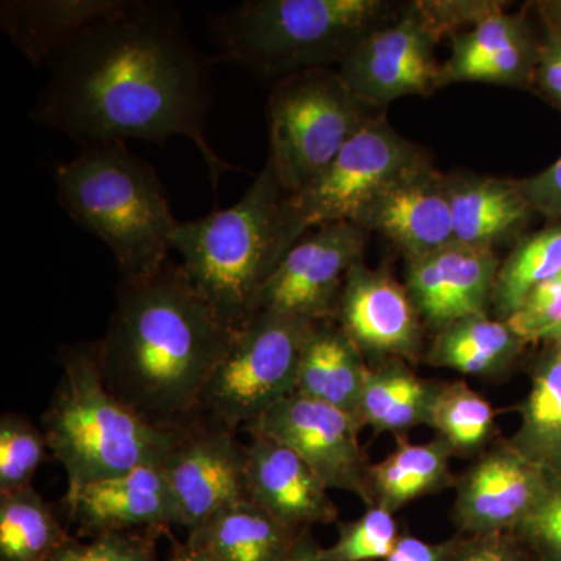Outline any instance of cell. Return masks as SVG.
<instances>
[{
	"mask_svg": "<svg viewBox=\"0 0 561 561\" xmlns=\"http://www.w3.org/2000/svg\"><path fill=\"white\" fill-rule=\"evenodd\" d=\"M454 239L463 245L493 249L516 238L534 219L535 210L516 180L490 176H446Z\"/></svg>",
	"mask_w": 561,
	"mask_h": 561,
	"instance_id": "7402d4cb",
	"label": "cell"
},
{
	"mask_svg": "<svg viewBox=\"0 0 561 561\" xmlns=\"http://www.w3.org/2000/svg\"><path fill=\"white\" fill-rule=\"evenodd\" d=\"M557 108H559L561 111V99H560L559 105H557Z\"/></svg>",
	"mask_w": 561,
	"mask_h": 561,
	"instance_id": "f6af8a7d",
	"label": "cell"
},
{
	"mask_svg": "<svg viewBox=\"0 0 561 561\" xmlns=\"http://www.w3.org/2000/svg\"><path fill=\"white\" fill-rule=\"evenodd\" d=\"M130 0H3L0 27L35 68L49 65L80 36Z\"/></svg>",
	"mask_w": 561,
	"mask_h": 561,
	"instance_id": "ffe728a7",
	"label": "cell"
},
{
	"mask_svg": "<svg viewBox=\"0 0 561 561\" xmlns=\"http://www.w3.org/2000/svg\"><path fill=\"white\" fill-rule=\"evenodd\" d=\"M508 327L526 345L545 342L561 327V273L546 280L527 295L508 317Z\"/></svg>",
	"mask_w": 561,
	"mask_h": 561,
	"instance_id": "e575fe53",
	"label": "cell"
},
{
	"mask_svg": "<svg viewBox=\"0 0 561 561\" xmlns=\"http://www.w3.org/2000/svg\"><path fill=\"white\" fill-rule=\"evenodd\" d=\"M553 476L513 451L507 442L482 453L456 483L454 523L463 534L522 527L551 490Z\"/></svg>",
	"mask_w": 561,
	"mask_h": 561,
	"instance_id": "5bb4252c",
	"label": "cell"
},
{
	"mask_svg": "<svg viewBox=\"0 0 561 561\" xmlns=\"http://www.w3.org/2000/svg\"><path fill=\"white\" fill-rule=\"evenodd\" d=\"M393 515L378 505L368 507L356 522L339 526L337 541L321 549V556L327 561H386L401 537Z\"/></svg>",
	"mask_w": 561,
	"mask_h": 561,
	"instance_id": "d6a6232c",
	"label": "cell"
},
{
	"mask_svg": "<svg viewBox=\"0 0 561 561\" xmlns=\"http://www.w3.org/2000/svg\"><path fill=\"white\" fill-rule=\"evenodd\" d=\"M402 7L387 0H249L210 20V39L217 60L278 81L341 65Z\"/></svg>",
	"mask_w": 561,
	"mask_h": 561,
	"instance_id": "3957f363",
	"label": "cell"
},
{
	"mask_svg": "<svg viewBox=\"0 0 561 561\" xmlns=\"http://www.w3.org/2000/svg\"><path fill=\"white\" fill-rule=\"evenodd\" d=\"M60 362L62 375L43 415V432L68 474L66 496L139 467H161L181 431L147 423L110 393L98 342L65 346Z\"/></svg>",
	"mask_w": 561,
	"mask_h": 561,
	"instance_id": "5b68a950",
	"label": "cell"
},
{
	"mask_svg": "<svg viewBox=\"0 0 561 561\" xmlns=\"http://www.w3.org/2000/svg\"><path fill=\"white\" fill-rule=\"evenodd\" d=\"M367 373L364 354L337 320L317 321L302 351L295 393L327 402L359 421Z\"/></svg>",
	"mask_w": 561,
	"mask_h": 561,
	"instance_id": "603a6c76",
	"label": "cell"
},
{
	"mask_svg": "<svg viewBox=\"0 0 561 561\" xmlns=\"http://www.w3.org/2000/svg\"><path fill=\"white\" fill-rule=\"evenodd\" d=\"M46 435L24 416L7 413L0 419V494L31 489L47 459Z\"/></svg>",
	"mask_w": 561,
	"mask_h": 561,
	"instance_id": "1f68e13d",
	"label": "cell"
},
{
	"mask_svg": "<svg viewBox=\"0 0 561 561\" xmlns=\"http://www.w3.org/2000/svg\"><path fill=\"white\" fill-rule=\"evenodd\" d=\"M169 561H216L205 553L194 551L186 542L173 540L171 559Z\"/></svg>",
	"mask_w": 561,
	"mask_h": 561,
	"instance_id": "b9f144b4",
	"label": "cell"
},
{
	"mask_svg": "<svg viewBox=\"0 0 561 561\" xmlns=\"http://www.w3.org/2000/svg\"><path fill=\"white\" fill-rule=\"evenodd\" d=\"M335 320L365 357L416 359L423 343L411 295L389 272L356 262L346 275Z\"/></svg>",
	"mask_w": 561,
	"mask_h": 561,
	"instance_id": "9a60e30c",
	"label": "cell"
},
{
	"mask_svg": "<svg viewBox=\"0 0 561 561\" xmlns=\"http://www.w3.org/2000/svg\"><path fill=\"white\" fill-rule=\"evenodd\" d=\"M516 181L535 214L551 221L561 220V157L537 175Z\"/></svg>",
	"mask_w": 561,
	"mask_h": 561,
	"instance_id": "74e56055",
	"label": "cell"
},
{
	"mask_svg": "<svg viewBox=\"0 0 561 561\" xmlns=\"http://www.w3.org/2000/svg\"><path fill=\"white\" fill-rule=\"evenodd\" d=\"M47 68L49 81L31 113L36 124L83 149L184 136L201 151L214 192L225 173L239 171L206 138L213 99L209 61L169 3L130 0Z\"/></svg>",
	"mask_w": 561,
	"mask_h": 561,
	"instance_id": "6da1fadb",
	"label": "cell"
},
{
	"mask_svg": "<svg viewBox=\"0 0 561 561\" xmlns=\"http://www.w3.org/2000/svg\"><path fill=\"white\" fill-rule=\"evenodd\" d=\"M459 538L427 542L411 535H401L386 561H451Z\"/></svg>",
	"mask_w": 561,
	"mask_h": 561,
	"instance_id": "ab89813d",
	"label": "cell"
},
{
	"mask_svg": "<svg viewBox=\"0 0 561 561\" xmlns=\"http://www.w3.org/2000/svg\"><path fill=\"white\" fill-rule=\"evenodd\" d=\"M287 561H327L321 556V548L316 546V542L309 540L308 535H306L305 540L301 541V545L298 546L297 551H295L294 556L290 557Z\"/></svg>",
	"mask_w": 561,
	"mask_h": 561,
	"instance_id": "7bdbcfd3",
	"label": "cell"
},
{
	"mask_svg": "<svg viewBox=\"0 0 561 561\" xmlns=\"http://www.w3.org/2000/svg\"><path fill=\"white\" fill-rule=\"evenodd\" d=\"M70 538L33 486L0 494V561H51Z\"/></svg>",
	"mask_w": 561,
	"mask_h": 561,
	"instance_id": "83f0119b",
	"label": "cell"
},
{
	"mask_svg": "<svg viewBox=\"0 0 561 561\" xmlns=\"http://www.w3.org/2000/svg\"><path fill=\"white\" fill-rule=\"evenodd\" d=\"M534 87L553 105L561 99V35L546 32L541 39L540 58L535 70Z\"/></svg>",
	"mask_w": 561,
	"mask_h": 561,
	"instance_id": "f35d334b",
	"label": "cell"
},
{
	"mask_svg": "<svg viewBox=\"0 0 561 561\" xmlns=\"http://www.w3.org/2000/svg\"><path fill=\"white\" fill-rule=\"evenodd\" d=\"M337 69L302 70L276 81L268 95L267 161L280 187L298 194L330 168L343 147L378 116Z\"/></svg>",
	"mask_w": 561,
	"mask_h": 561,
	"instance_id": "52a82bcc",
	"label": "cell"
},
{
	"mask_svg": "<svg viewBox=\"0 0 561 561\" xmlns=\"http://www.w3.org/2000/svg\"><path fill=\"white\" fill-rule=\"evenodd\" d=\"M430 162L419 146L400 135L381 113L373 117L319 179L284 202V239L291 249L323 225L351 221L405 172Z\"/></svg>",
	"mask_w": 561,
	"mask_h": 561,
	"instance_id": "9c48e42d",
	"label": "cell"
},
{
	"mask_svg": "<svg viewBox=\"0 0 561 561\" xmlns=\"http://www.w3.org/2000/svg\"><path fill=\"white\" fill-rule=\"evenodd\" d=\"M500 265L493 249L453 242L408 260L404 286L421 319L438 332L489 311Z\"/></svg>",
	"mask_w": 561,
	"mask_h": 561,
	"instance_id": "2e32d148",
	"label": "cell"
},
{
	"mask_svg": "<svg viewBox=\"0 0 561 561\" xmlns=\"http://www.w3.org/2000/svg\"><path fill=\"white\" fill-rule=\"evenodd\" d=\"M331 490L294 451L271 438L251 435L247 445L249 500L295 529L332 524L339 511Z\"/></svg>",
	"mask_w": 561,
	"mask_h": 561,
	"instance_id": "d6986e66",
	"label": "cell"
},
{
	"mask_svg": "<svg viewBox=\"0 0 561 561\" xmlns=\"http://www.w3.org/2000/svg\"><path fill=\"white\" fill-rule=\"evenodd\" d=\"M65 508L80 534L91 538L114 531H169L179 526L175 501L160 465L90 483L65 496Z\"/></svg>",
	"mask_w": 561,
	"mask_h": 561,
	"instance_id": "ac0fdd59",
	"label": "cell"
},
{
	"mask_svg": "<svg viewBox=\"0 0 561 561\" xmlns=\"http://www.w3.org/2000/svg\"><path fill=\"white\" fill-rule=\"evenodd\" d=\"M534 561H537V560L534 559Z\"/></svg>",
	"mask_w": 561,
	"mask_h": 561,
	"instance_id": "bcb514c9",
	"label": "cell"
},
{
	"mask_svg": "<svg viewBox=\"0 0 561 561\" xmlns=\"http://www.w3.org/2000/svg\"><path fill=\"white\" fill-rule=\"evenodd\" d=\"M62 209L113 253L122 280H142L169 260L180 221L149 162L124 142L88 147L55 168Z\"/></svg>",
	"mask_w": 561,
	"mask_h": 561,
	"instance_id": "277c9868",
	"label": "cell"
},
{
	"mask_svg": "<svg viewBox=\"0 0 561 561\" xmlns=\"http://www.w3.org/2000/svg\"><path fill=\"white\" fill-rule=\"evenodd\" d=\"M306 531L243 500L187 531L186 545L216 561H287L305 540Z\"/></svg>",
	"mask_w": 561,
	"mask_h": 561,
	"instance_id": "44dd1931",
	"label": "cell"
},
{
	"mask_svg": "<svg viewBox=\"0 0 561 561\" xmlns=\"http://www.w3.org/2000/svg\"><path fill=\"white\" fill-rule=\"evenodd\" d=\"M356 225L389 239L405 260L451 245L456 239L446 176L431 162L405 172L365 206Z\"/></svg>",
	"mask_w": 561,
	"mask_h": 561,
	"instance_id": "e0dca14e",
	"label": "cell"
},
{
	"mask_svg": "<svg viewBox=\"0 0 561 561\" xmlns=\"http://www.w3.org/2000/svg\"><path fill=\"white\" fill-rule=\"evenodd\" d=\"M187 531L228 505L249 500L247 445L236 432L201 420L180 432L179 440L161 465Z\"/></svg>",
	"mask_w": 561,
	"mask_h": 561,
	"instance_id": "4fadbf2b",
	"label": "cell"
},
{
	"mask_svg": "<svg viewBox=\"0 0 561 561\" xmlns=\"http://www.w3.org/2000/svg\"><path fill=\"white\" fill-rule=\"evenodd\" d=\"M561 273V220L516 243L501 262L494 279L491 308L500 320H507L535 287Z\"/></svg>",
	"mask_w": 561,
	"mask_h": 561,
	"instance_id": "f1b7e54d",
	"label": "cell"
},
{
	"mask_svg": "<svg viewBox=\"0 0 561 561\" xmlns=\"http://www.w3.org/2000/svg\"><path fill=\"white\" fill-rule=\"evenodd\" d=\"M442 39L424 0L404 3L400 16L362 41L337 70L373 108L408 95H430L442 87V66L435 58Z\"/></svg>",
	"mask_w": 561,
	"mask_h": 561,
	"instance_id": "30bf717a",
	"label": "cell"
},
{
	"mask_svg": "<svg viewBox=\"0 0 561 561\" xmlns=\"http://www.w3.org/2000/svg\"><path fill=\"white\" fill-rule=\"evenodd\" d=\"M360 430L359 421L341 409L294 393L247 432L286 446L328 489L346 491L371 507L370 463L362 451Z\"/></svg>",
	"mask_w": 561,
	"mask_h": 561,
	"instance_id": "8fae6325",
	"label": "cell"
},
{
	"mask_svg": "<svg viewBox=\"0 0 561 561\" xmlns=\"http://www.w3.org/2000/svg\"><path fill=\"white\" fill-rule=\"evenodd\" d=\"M317 321L257 311L234 328L202 397V419L247 431L297 391L302 351Z\"/></svg>",
	"mask_w": 561,
	"mask_h": 561,
	"instance_id": "ba28073f",
	"label": "cell"
},
{
	"mask_svg": "<svg viewBox=\"0 0 561 561\" xmlns=\"http://www.w3.org/2000/svg\"><path fill=\"white\" fill-rule=\"evenodd\" d=\"M234 328L169 257L150 278L122 280L98 342L103 383L140 419L165 431L202 420V397Z\"/></svg>",
	"mask_w": 561,
	"mask_h": 561,
	"instance_id": "7a4b0ae2",
	"label": "cell"
},
{
	"mask_svg": "<svg viewBox=\"0 0 561 561\" xmlns=\"http://www.w3.org/2000/svg\"><path fill=\"white\" fill-rule=\"evenodd\" d=\"M508 446L535 467L561 478V345L548 343L530 371V390Z\"/></svg>",
	"mask_w": 561,
	"mask_h": 561,
	"instance_id": "cb8c5ba5",
	"label": "cell"
},
{
	"mask_svg": "<svg viewBox=\"0 0 561 561\" xmlns=\"http://www.w3.org/2000/svg\"><path fill=\"white\" fill-rule=\"evenodd\" d=\"M534 5L540 14L546 32L561 35V0H542Z\"/></svg>",
	"mask_w": 561,
	"mask_h": 561,
	"instance_id": "60d3db41",
	"label": "cell"
},
{
	"mask_svg": "<svg viewBox=\"0 0 561 561\" xmlns=\"http://www.w3.org/2000/svg\"><path fill=\"white\" fill-rule=\"evenodd\" d=\"M368 231L351 221L323 225L302 236L280 260L257 297V311L300 319H335L350 268L364 256Z\"/></svg>",
	"mask_w": 561,
	"mask_h": 561,
	"instance_id": "7c38bea8",
	"label": "cell"
},
{
	"mask_svg": "<svg viewBox=\"0 0 561 561\" xmlns=\"http://www.w3.org/2000/svg\"><path fill=\"white\" fill-rule=\"evenodd\" d=\"M427 426L437 432L454 456H474L494 434V411L489 401L468 383H437Z\"/></svg>",
	"mask_w": 561,
	"mask_h": 561,
	"instance_id": "f546056e",
	"label": "cell"
},
{
	"mask_svg": "<svg viewBox=\"0 0 561 561\" xmlns=\"http://www.w3.org/2000/svg\"><path fill=\"white\" fill-rule=\"evenodd\" d=\"M435 389L437 383L420 378L401 359L368 367L359 404L362 427L398 434L427 426Z\"/></svg>",
	"mask_w": 561,
	"mask_h": 561,
	"instance_id": "4316f807",
	"label": "cell"
},
{
	"mask_svg": "<svg viewBox=\"0 0 561 561\" xmlns=\"http://www.w3.org/2000/svg\"><path fill=\"white\" fill-rule=\"evenodd\" d=\"M453 457V449L438 437L427 443L400 442L387 459L370 465L373 505L394 513L420 497L448 489L454 483Z\"/></svg>",
	"mask_w": 561,
	"mask_h": 561,
	"instance_id": "d4e9b609",
	"label": "cell"
},
{
	"mask_svg": "<svg viewBox=\"0 0 561 561\" xmlns=\"http://www.w3.org/2000/svg\"><path fill=\"white\" fill-rule=\"evenodd\" d=\"M286 197L267 161L236 205L180 221L173 234L184 272L232 328L253 316L262 287L289 251Z\"/></svg>",
	"mask_w": 561,
	"mask_h": 561,
	"instance_id": "8992f818",
	"label": "cell"
},
{
	"mask_svg": "<svg viewBox=\"0 0 561 561\" xmlns=\"http://www.w3.org/2000/svg\"><path fill=\"white\" fill-rule=\"evenodd\" d=\"M545 345H548V343H553V345H561V327L559 330L553 331L551 335H549L548 339H546Z\"/></svg>",
	"mask_w": 561,
	"mask_h": 561,
	"instance_id": "ee69618b",
	"label": "cell"
},
{
	"mask_svg": "<svg viewBox=\"0 0 561 561\" xmlns=\"http://www.w3.org/2000/svg\"><path fill=\"white\" fill-rule=\"evenodd\" d=\"M524 348L507 321L479 313L438 331L424 359L461 375L494 376L512 367Z\"/></svg>",
	"mask_w": 561,
	"mask_h": 561,
	"instance_id": "484cf974",
	"label": "cell"
},
{
	"mask_svg": "<svg viewBox=\"0 0 561 561\" xmlns=\"http://www.w3.org/2000/svg\"><path fill=\"white\" fill-rule=\"evenodd\" d=\"M162 530L114 531L91 541L70 538L51 561H158L157 541Z\"/></svg>",
	"mask_w": 561,
	"mask_h": 561,
	"instance_id": "836d02e7",
	"label": "cell"
},
{
	"mask_svg": "<svg viewBox=\"0 0 561 561\" xmlns=\"http://www.w3.org/2000/svg\"><path fill=\"white\" fill-rule=\"evenodd\" d=\"M515 534L535 560L561 561V478Z\"/></svg>",
	"mask_w": 561,
	"mask_h": 561,
	"instance_id": "d590c367",
	"label": "cell"
},
{
	"mask_svg": "<svg viewBox=\"0 0 561 561\" xmlns=\"http://www.w3.org/2000/svg\"><path fill=\"white\" fill-rule=\"evenodd\" d=\"M502 5L482 18L478 24L451 36V57L442 66V87L467 81L472 70L482 62L496 57L519 41L535 36L526 14L504 13Z\"/></svg>",
	"mask_w": 561,
	"mask_h": 561,
	"instance_id": "4dcf8cb0",
	"label": "cell"
},
{
	"mask_svg": "<svg viewBox=\"0 0 561 561\" xmlns=\"http://www.w3.org/2000/svg\"><path fill=\"white\" fill-rule=\"evenodd\" d=\"M451 561H534L518 535L513 531L468 535L457 542Z\"/></svg>",
	"mask_w": 561,
	"mask_h": 561,
	"instance_id": "8d00e7d4",
	"label": "cell"
}]
</instances>
